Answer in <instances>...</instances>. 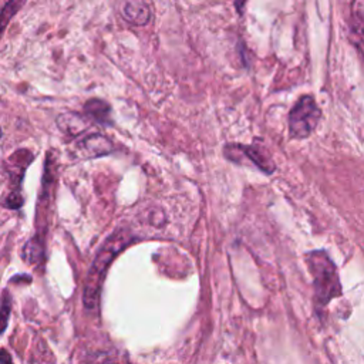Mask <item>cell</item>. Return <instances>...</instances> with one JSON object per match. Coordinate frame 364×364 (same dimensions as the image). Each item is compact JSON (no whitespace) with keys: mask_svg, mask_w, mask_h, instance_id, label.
Wrapping results in <instances>:
<instances>
[{"mask_svg":"<svg viewBox=\"0 0 364 364\" xmlns=\"http://www.w3.org/2000/svg\"><path fill=\"white\" fill-rule=\"evenodd\" d=\"M225 155L230 161H236V162H240V158H246L266 173H270L274 171V164L272 162L266 151L262 149V146H249V145H237V144L226 145Z\"/></svg>","mask_w":364,"mask_h":364,"instance_id":"obj_4","label":"cell"},{"mask_svg":"<svg viewBox=\"0 0 364 364\" xmlns=\"http://www.w3.org/2000/svg\"><path fill=\"white\" fill-rule=\"evenodd\" d=\"M121 11L122 17L131 24L144 26L151 20V9L145 1H127Z\"/></svg>","mask_w":364,"mask_h":364,"instance_id":"obj_8","label":"cell"},{"mask_svg":"<svg viewBox=\"0 0 364 364\" xmlns=\"http://www.w3.org/2000/svg\"><path fill=\"white\" fill-rule=\"evenodd\" d=\"M31 158H33L31 152L26 149L16 151L13 155L9 156L6 165H10V166L9 168L4 166V168H6V172L10 173V182L20 186L21 176L24 175V169L27 168V165L31 162Z\"/></svg>","mask_w":364,"mask_h":364,"instance_id":"obj_6","label":"cell"},{"mask_svg":"<svg viewBox=\"0 0 364 364\" xmlns=\"http://www.w3.org/2000/svg\"><path fill=\"white\" fill-rule=\"evenodd\" d=\"M57 125L64 134L77 136L87 129L88 118L77 112H64L57 118Z\"/></svg>","mask_w":364,"mask_h":364,"instance_id":"obj_7","label":"cell"},{"mask_svg":"<svg viewBox=\"0 0 364 364\" xmlns=\"http://www.w3.org/2000/svg\"><path fill=\"white\" fill-rule=\"evenodd\" d=\"M321 111L311 95L297 100L289 114V132L293 138H307L318 124Z\"/></svg>","mask_w":364,"mask_h":364,"instance_id":"obj_3","label":"cell"},{"mask_svg":"<svg viewBox=\"0 0 364 364\" xmlns=\"http://www.w3.org/2000/svg\"><path fill=\"white\" fill-rule=\"evenodd\" d=\"M7 316H9V294L7 291H3V328L7 324Z\"/></svg>","mask_w":364,"mask_h":364,"instance_id":"obj_14","label":"cell"},{"mask_svg":"<svg viewBox=\"0 0 364 364\" xmlns=\"http://www.w3.org/2000/svg\"><path fill=\"white\" fill-rule=\"evenodd\" d=\"M84 111H85V117L88 119L97 121L100 124L109 122V111H111V108L102 100H97V98L88 100L85 102V105H84Z\"/></svg>","mask_w":364,"mask_h":364,"instance_id":"obj_9","label":"cell"},{"mask_svg":"<svg viewBox=\"0 0 364 364\" xmlns=\"http://www.w3.org/2000/svg\"><path fill=\"white\" fill-rule=\"evenodd\" d=\"M313 276L314 299L318 306H326L331 299L341 294V286L336 264L324 250H313L306 256Z\"/></svg>","mask_w":364,"mask_h":364,"instance_id":"obj_2","label":"cell"},{"mask_svg":"<svg viewBox=\"0 0 364 364\" xmlns=\"http://www.w3.org/2000/svg\"><path fill=\"white\" fill-rule=\"evenodd\" d=\"M20 6H21V3H18V1H7V3H4V7L1 10V27L3 28L6 27L7 21H9V17H11L18 10Z\"/></svg>","mask_w":364,"mask_h":364,"instance_id":"obj_12","label":"cell"},{"mask_svg":"<svg viewBox=\"0 0 364 364\" xmlns=\"http://www.w3.org/2000/svg\"><path fill=\"white\" fill-rule=\"evenodd\" d=\"M132 240L134 237L127 229H118L114 233H111L100 247L85 279L82 301L87 310H95L98 307L101 284L111 262Z\"/></svg>","mask_w":364,"mask_h":364,"instance_id":"obj_1","label":"cell"},{"mask_svg":"<svg viewBox=\"0 0 364 364\" xmlns=\"http://www.w3.org/2000/svg\"><path fill=\"white\" fill-rule=\"evenodd\" d=\"M23 257L28 263H38L44 257V242L40 237H31L23 249Z\"/></svg>","mask_w":364,"mask_h":364,"instance_id":"obj_10","label":"cell"},{"mask_svg":"<svg viewBox=\"0 0 364 364\" xmlns=\"http://www.w3.org/2000/svg\"><path fill=\"white\" fill-rule=\"evenodd\" d=\"M91 364H129V363L128 361H119V360L108 357L105 354H100V357L92 358Z\"/></svg>","mask_w":364,"mask_h":364,"instance_id":"obj_13","label":"cell"},{"mask_svg":"<svg viewBox=\"0 0 364 364\" xmlns=\"http://www.w3.org/2000/svg\"><path fill=\"white\" fill-rule=\"evenodd\" d=\"M351 27H353V33L357 40V47L361 51V54L364 55V16L360 13H355Z\"/></svg>","mask_w":364,"mask_h":364,"instance_id":"obj_11","label":"cell"},{"mask_svg":"<svg viewBox=\"0 0 364 364\" xmlns=\"http://www.w3.org/2000/svg\"><path fill=\"white\" fill-rule=\"evenodd\" d=\"M77 148H78L80 154L87 158H97V156L108 155L114 149L112 142L105 135H101V134L87 135L77 144Z\"/></svg>","mask_w":364,"mask_h":364,"instance_id":"obj_5","label":"cell"}]
</instances>
